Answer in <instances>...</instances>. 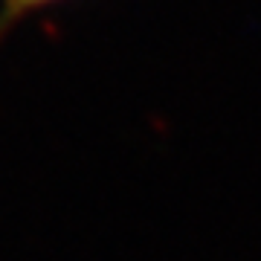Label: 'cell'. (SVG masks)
<instances>
[{"label":"cell","instance_id":"obj_1","mask_svg":"<svg viewBox=\"0 0 261 261\" xmlns=\"http://www.w3.org/2000/svg\"><path fill=\"white\" fill-rule=\"evenodd\" d=\"M35 3H44V0H9L12 9H27V6H35Z\"/></svg>","mask_w":261,"mask_h":261}]
</instances>
